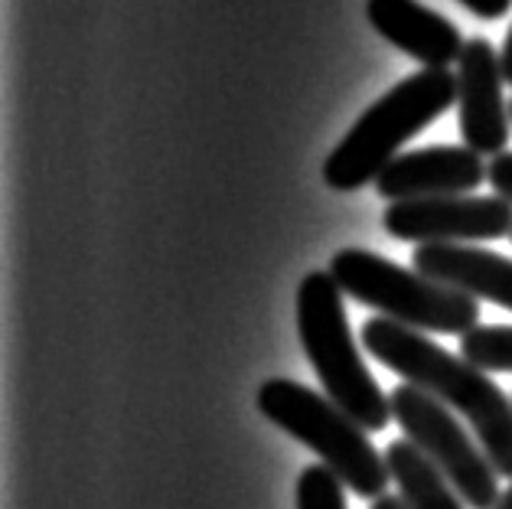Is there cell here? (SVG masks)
I'll return each mask as SVG.
<instances>
[{
  "instance_id": "1",
  "label": "cell",
  "mask_w": 512,
  "mask_h": 509,
  "mask_svg": "<svg viewBox=\"0 0 512 509\" xmlns=\"http://www.w3.org/2000/svg\"><path fill=\"white\" fill-rule=\"evenodd\" d=\"M359 337L362 346L382 366L398 372L408 386L428 392L451 412L464 415L496 474L512 480V402L483 369L470 366L464 356L447 353L424 333L395 324L389 317L366 320Z\"/></svg>"
},
{
  "instance_id": "2",
  "label": "cell",
  "mask_w": 512,
  "mask_h": 509,
  "mask_svg": "<svg viewBox=\"0 0 512 509\" xmlns=\"http://www.w3.org/2000/svg\"><path fill=\"white\" fill-rule=\"evenodd\" d=\"M457 102V72L421 69L369 105L346 138L323 160V183L336 193H353L376 183V177L398 157V147L421 134Z\"/></svg>"
},
{
  "instance_id": "3",
  "label": "cell",
  "mask_w": 512,
  "mask_h": 509,
  "mask_svg": "<svg viewBox=\"0 0 512 509\" xmlns=\"http://www.w3.org/2000/svg\"><path fill=\"white\" fill-rule=\"evenodd\" d=\"M297 333L327 399L340 405L362 431H382L389 425L392 402H385V392L362 363L346 320L343 288L330 271H307L297 288Z\"/></svg>"
},
{
  "instance_id": "4",
  "label": "cell",
  "mask_w": 512,
  "mask_h": 509,
  "mask_svg": "<svg viewBox=\"0 0 512 509\" xmlns=\"http://www.w3.org/2000/svg\"><path fill=\"white\" fill-rule=\"evenodd\" d=\"M258 408L271 425L310 448L353 493L379 500L389 487V464L340 405L294 379H268L258 389Z\"/></svg>"
},
{
  "instance_id": "5",
  "label": "cell",
  "mask_w": 512,
  "mask_h": 509,
  "mask_svg": "<svg viewBox=\"0 0 512 509\" xmlns=\"http://www.w3.org/2000/svg\"><path fill=\"white\" fill-rule=\"evenodd\" d=\"M330 275L343 294L382 310L395 324L418 333L464 337L480 320L477 297L421 275V271H408L376 252H366V248H340L330 262Z\"/></svg>"
},
{
  "instance_id": "6",
  "label": "cell",
  "mask_w": 512,
  "mask_h": 509,
  "mask_svg": "<svg viewBox=\"0 0 512 509\" xmlns=\"http://www.w3.org/2000/svg\"><path fill=\"white\" fill-rule=\"evenodd\" d=\"M389 402L392 418L402 425L405 438L451 480L467 509H496L499 496H503L496 467L486 451L477 448L467 428L451 415V408L408 382L389 395Z\"/></svg>"
},
{
  "instance_id": "7",
  "label": "cell",
  "mask_w": 512,
  "mask_h": 509,
  "mask_svg": "<svg viewBox=\"0 0 512 509\" xmlns=\"http://www.w3.org/2000/svg\"><path fill=\"white\" fill-rule=\"evenodd\" d=\"M385 232L415 245H464L512 235V203L503 196H431L385 209Z\"/></svg>"
},
{
  "instance_id": "8",
  "label": "cell",
  "mask_w": 512,
  "mask_h": 509,
  "mask_svg": "<svg viewBox=\"0 0 512 509\" xmlns=\"http://www.w3.org/2000/svg\"><path fill=\"white\" fill-rule=\"evenodd\" d=\"M503 62L499 53L473 36L457 59V102H460V138L464 147L483 154H503L509 141V108L503 98Z\"/></svg>"
},
{
  "instance_id": "9",
  "label": "cell",
  "mask_w": 512,
  "mask_h": 509,
  "mask_svg": "<svg viewBox=\"0 0 512 509\" xmlns=\"http://www.w3.org/2000/svg\"><path fill=\"white\" fill-rule=\"evenodd\" d=\"M486 180V164L477 151L457 144L421 147L398 154L376 177L382 200H431V196H467Z\"/></svg>"
},
{
  "instance_id": "10",
  "label": "cell",
  "mask_w": 512,
  "mask_h": 509,
  "mask_svg": "<svg viewBox=\"0 0 512 509\" xmlns=\"http://www.w3.org/2000/svg\"><path fill=\"white\" fill-rule=\"evenodd\" d=\"M366 17L385 43L418 59L424 69H447L464 53V36L454 23L418 0H366Z\"/></svg>"
},
{
  "instance_id": "11",
  "label": "cell",
  "mask_w": 512,
  "mask_h": 509,
  "mask_svg": "<svg viewBox=\"0 0 512 509\" xmlns=\"http://www.w3.org/2000/svg\"><path fill=\"white\" fill-rule=\"evenodd\" d=\"M415 271L512 310V262L477 245H418Z\"/></svg>"
},
{
  "instance_id": "12",
  "label": "cell",
  "mask_w": 512,
  "mask_h": 509,
  "mask_svg": "<svg viewBox=\"0 0 512 509\" xmlns=\"http://www.w3.org/2000/svg\"><path fill=\"white\" fill-rule=\"evenodd\" d=\"M385 464H389V474L398 483V496H402L408 509H464L467 506L460 500V493L451 487V480H447L408 438L389 444Z\"/></svg>"
},
{
  "instance_id": "13",
  "label": "cell",
  "mask_w": 512,
  "mask_h": 509,
  "mask_svg": "<svg viewBox=\"0 0 512 509\" xmlns=\"http://www.w3.org/2000/svg\"><path fill=\"white\" fill-rule=\"evenodd\" d=\"M460 356L483 372H512V327H473L460 337Z\"/></svg>"
},
{
  "instance_id": "14",
  "label": "cell",
  "mask_w": 512,
  "mask_h": 509,
  "mask_svg": "<svg viewBox=\"0 0 512 509\" xmlns=\"http://www.w3.org/2000/svg\"><path fill=\"white\" fill-rule=\"evenodd\" d=\"M343 487L346 483L327 464L307 467L297 480V509H346Z\"/></svg>"
},
{
  "instance_id": "15",
  "label": "cell",
  "mask_w": 512,
  "mask_h": 509,
  "mask_svg": "<svg viewBox=\"0 0 512 509\" xmlns=\"http://www.w3.org/2000/svg\"><path fill=\"white\" fill-rule=\"evenodd\" d=\"M486 180L496 190V196H503V200L512 203V154L503 151L490 160V167H486Z\"/></svg>"
},
{
  "instance_id": "16",
  "label": "cell",
  "mask_w": 512,
  "mask_h": 509,
  "mask_svg": "<svg viewBox=\"0 0 512 509\" xmlns=\"http://www.w3.org/2000/svg\"><path fill=\"white\" fill-rule=\"evenodd\" d=\"M460 4H464L470 14H477L483 20H496L512 7V0H460Z\"/></svg>"
},
{
  "instance_id": "17",
  "label": "cell",
  "mask_w": 512,
  "mask_h": 509,
  "mask_svg": "<svg viewBox=\"0 0 512 509\" xmlns=\"http://www.w3.org/2000/svg\"><path fill=\"white\" fill-rule=\"evenodd\" d=\"M499 62H503V79L512 85V27L503 40V49H499Z\"/></svg>"
},
{
  "instance_id": "18",
  "label": "cell",
  "mask_w": 512,
  "mask_h": 509,
  "mask_svg": "<svg viewBox=\"0 0 512 509\" xmlns=\"http://www.w3.org/2000/svg\"><path fill=\"white\" fill-rule=\"evenodd\" d=\"M372 509H408V506H405L402 496H389V493H385V496H379L376 503H372Z\"/></svg>"
},
{
  "instance_id": "19",
  "label": "cell",
  "mask_w": 512,
  "mask_h": 509,
  "mask_svg": "<svg viewBox=\"0 0 512 509\" xmlns=\"http://www.w3.org/2000/svg\"><path fill=\"white\" fill-rule=\"evenodd\" d=\"M496 509H512V487H509V490H503V496H499Z\"/></svg>"
},
{
  "instance_id": "20",
  "label": "cell",
  "mask_w": 512,
  "mask_h": 509,
  "mask_svg": "<svg viewBox=\"0 0 512 509\" xmlns=\"http://www.w3.org/2000/svg\"><path fill=\"white\" fill-rule=\"evenodd\" d=\"M509 115H512V102H509Z\"/></svg>"
}]
</instances>
